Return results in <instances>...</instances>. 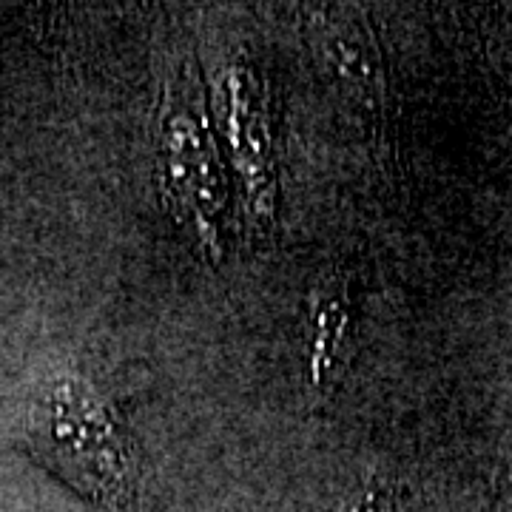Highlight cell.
<instances>
[{
	"instance_id": "cell-1",
	"label": "cell",
	"mask_w": 512,
	"mask_h": 512,
	"mask_svg": "<svg viewBox=\"0 0 512 512\" xmlns=\"http://www.w3.org/2000/svg\"><path fill=\"white\" fill-rule=\"evenodd\" d=\"M157 177L165 208L180 222L185 237L205 256H220L231 185L191 60L171 77L160 106Z\"/></svg>"
},
{
	"instance_id": "cell-2",
	"label": "cell",
	"mask_w": 512,
	"mask_h": 512,
	"mask_svg": "<svg viewBox=\"0 0 512 512\" xmlns=\"http://www.w3.org/2000/svg\"><path fill=\"white\" fill-rule=\"evenodd\" d=\"M29 439L52 470L94 495L123 504L134 493V461L120 424L89 384H49L32 407Z\"/></svg>"
},
{
	"instance_id": "cell-3",
	"label": "cell",
	"mask_w": 512,
	"mask_h": 512,
	"mask_svg": "<svg viewBox=\"0 0 512 512\" xmlns=\"http://www.w3.org/2000/svg\"><path fill=\"white\" fill-rule=\"evenodd\" d=\"M217 106L231 146V165L242 191L245 220L271 231L279 208L276 131L271 94L248 60L225 63L217 80Z\"/></svg>"
},
{
	"instance_id": "cell-4",
	"label": "cell",
	"mask_w": 512,
	"mask_h": 512,
	"mask_svg": "<svg viewBox=\"0 0 512 512\" xmlns=\"http://www.w3.org/2000/svg\"><path fill=\"white\" fill-rule=\"evenodd\" d=\"M356 285L345 268H330L319 276L302 313V373L305 387L316 399L330 396L350 362L353 319H356Z\"/></svg>"
},
{
	"instance_id": "cell-5",
	"label": "cell",
	"mask_w": 512,
	"mask_h": 512,
	"mask_svg": "<svg viewBox=\"0 0 512 512\" xmlns=\"http://www.w3.org/2000/svg\"><path fill=\"white\" fill-rule=\"evenodd\" d=\"M313 49L325 63L336 83L345 86V92L365 106H376L382 100V63L376 43L359 20L342 15L316 18V29L311 32Z\"/></svg>"
},
{
	"instance_id": "cell-6",
	"label": "cell",
	"mask_w": 512,
	"mask_h": 512,
	"mask_svg": "<svg viewBox=\"0 0 512 512\" xmlns=\"http://www.w3.org/2000/svg\"><path fill=\"white\" fill-rule=\"evenodd\" d=\"M339 512H404V490L393 481L376 478L356 495H350Z\"/></svg>"
}]
</instances>
